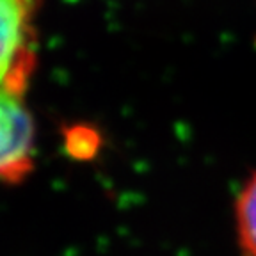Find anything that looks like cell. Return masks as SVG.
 I'll use <instances>...</instances> for the list:
<instances>
[{"label":"cell","instance_id":"7a4b0ae2","mask_svg":"<svg viewBox=\"0 0 256 256\" xmlns=\"http://www.w3.org/2000/svg\"><path fill=\"white\" fill-rule=\"evenodd\" d=\"M34 164V121L24 94L0 88V182L18 184Z\"/></svg>","mask_w":256,"mask_h":256},{"label":"cell","instance_id":"3957f363","mask_svg":"<svg viewBox=\"0 0 256 256\" xmlns=\"http://www.w3.org/2000/svg\"><path fill=\"white\" fill-rule=\"evenodd\" d=\"M235 219L244 256H256V172L249 176L236 198Z\"/></svg>","mask_w":256,"mask_h":256},{"label":"cell","instance_id":"6da1fadb","mask_svg":"<svg viewBox=\"0 0 256 256\" xmlns=\"http://www.w3.org/2000/svg\"><path fill=\"white\" fill-rule=\"evenodd\" d=\"M38 0H0V88L25 94L36 68Z\"/></svg>","mask_w":256,"mask_h":256}]
</instances>
